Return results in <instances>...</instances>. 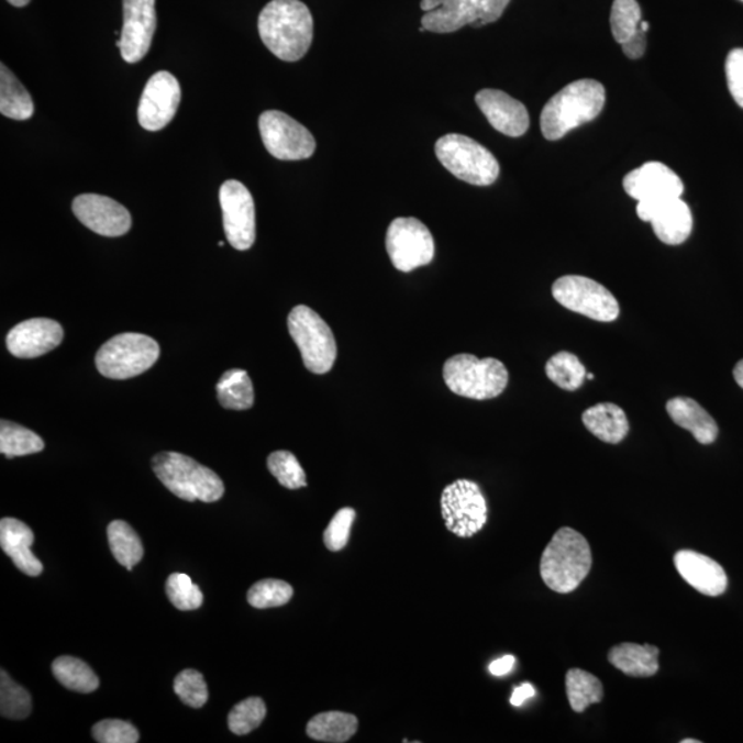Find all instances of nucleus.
<instances>
[{
  "instance_id": "13",
  "label": "nucleus",
  "mask_w": 743,
  "mask_h": 743,
  "mask_svg": "<svg viewBox=\"0 0 743 743\" xmlns=\"http://www.w3.org/2000/svg\"><path fill=\"white\" fill-rule=\"evenodd\" d=\"M511 0H445L435 12L425 13L422 25L435 34H452L466 25L475 29L495 23Z\"/></svg>"
},
{
  "instance_id": "11",
  "label": "nucleus",
  "mask_w": 743,
  "mask_h": 743,
  "mask_svg": "<svg viewBox=\"0 0 743 743\" xmlns=\"http://www.w3.org/2000/svg\"><path fill=\"white\" fill-rule=\"evenodd\" d=\"M386 249L396 269L409 273L433 262L435 243L429 228L417 218H397L387 231Z\"/></svg>"
},
{
  "instance_id": "31",
  "label": "nucleus",
  "mask_w": 743,
  "mask_h": 743,
  "mask_svg": "<svg viewBox=\"0 0 743 743\" xmlns=\"http://www.w3.org/2000/svg\"><path fill=\"white\" fill-rule=\"evenodd\" d=\"M567 699L576 713H583L605 697L602 683L597 676L583 669H570L566 675Z\"/></svg>"
},
{
  "instance_id": "48",
  "label": "nucleus",
  "mask_w": 743,
  "mask_h": 743,
  "mask_svg": "<svg viewBox=\"0 0 743 743\" xmlns=\"http://www.w3.org/2000/svg\"><path fill=\"white\" fill-rule=\"evenodd\" d=\"M444 2L445 0H422V3H420V9H422L425 13L435 12V10H439L442 4H444Z\"/></svg>"
},
{
  "instance_id": "26",
  "label": "nucleus",
  "mask_w": 743,
  "mask_h": 743,
  "mask_svg": "<svg viewBox=\"0 0 743 743\" xmlns=\"http://www.w3.org/2000/svg\"><path fill=\"white\" fill-rule=\"evenodd\" d=\"M658 655L652 644L622 643L610 650L609 663L626 676L652 677L659 670Z\"/></svg>"
},
{
  "instance_id": "43",
  "label": "nucleus",
  "mask_w": 743,
  "mask_h": 743,
  "mask_svg": "<svg viewBox=\"0 0 743 743\" xmlns=\"http://www.w3.org/2000/svg\"><path fill=\"white\" fill-rule=\"evenodd\" d=\"M354 519L355 511L353 508H342L341 511L335 513L324 532V544L328 550L342 551L347 545Z\"/></svg>"
},
{
  "instance_id": "16",
  "label": "nucleus",
  "mask_w": 743,
  "mask_h": 743,
  "mask_svg": "<svg viewBox=\"0 0 743 743\" xmlns=\"http://www.w3.org/2000/svg\"><path fill=\"white\" fill-rule=\"evenodd\" d=\"M180 86L174 75L160 70L152 76L142 92L138 120L147 131H160L171 123L180 103Z\"/></svg>"
},
{
  "instance_id": "35",
  "label": "nucleus",
  "mask_w": 743,
  "mask_h": 743,
  "mask_svg": "<svg viewBox=\"0 0 743 743\" xmlns=\"http://www.w3.org/2000/svg\"><path fill=\"white\" fill-rule=\"evenodd\" d=\"M32 710V699L30 692L23 686L15 683L2 670V680H0V713L3 718L21 720L29 718Z\"/></svg>"
},
{
  "instance_id": "45",
  "label": "nucleus",
  "mask_w": 743,
  "mask_h": 743,
  "mask_svg": "<svg viewBox=\"0 0 743 743\" xmlns=\"http://www.w3.org/2000/svg\"><path fill=\"white\" fill-rule=\"evenodd\" d=\"M622 52L625 56L631 59H639L643 57V54L646 53L647 47V37L646 32L639 30L635 35L631 37L630 41L622 43Z\"/></svg>"
},
{
  "instance_id": "15",
  "label": "nucleus",
  "mask_w": 743,
  "mask_h": 743,
  "mask_svg": "<svg viewBox=\"0 0 743 743\" xmlns=\"http://www.w3.org/2000/svg\"><path fill=\"white\" fill-rule=\"evenodd\" d=\"M156 0H123V30L117 46L124 62L135 64L149 52L157 26Z\"/></svg>"
},
{
  "instance_id": "10",
  "label": "nucleus",
  "mask_w": 743,
  "mask_h": 743,
  "mask_svg": "<svg viewBox=\"0 0 743 743\" xmlns=\"http://www.w3.org/2000/svg\"><path fill=\"white\" fill-rule=\"evenodd\" d=\"M557 303L588 319L611 322L619 319L620 304L602 284L584 276H564L552 286Z\"/></svg>"
},
{
  "instance_id": "28",
  "label": "nucleus",
  "mask_w": 743,
  "mask_h": 743,
  "mask_svg": "<svg viewBox=\"0 0 743 743\" xmlns=\"http://www.w3.org/2000/svg\"><path fill=\"white\" fill-rule=\"evenodd\" d=\"M358 730V720L354 714L344 712H324L309 721L308 735L311 740L330 743L347 742Z\"/></svg>"
},
{
  "instance_id": "42",
  "label": "nucleus",
  "mask_w": 743,
  "mask_h": 743,
  "mask_svg": "<svg viewBox=\"0 0 743 743\" xmlns=\"http://www.w3.org/2000/svg\"><path fill=\"white\" fill-rule=\"evenodd\" d=\"M92 736L100 743H136L140 732L129 721L102 720L92 727Z\"/></svg>"
},
{
  "instance_id": "51",
  "label": "nucleus",
  "mask_w": 743,
  "mask_h": 743,
  "mask_svg": "<svg viewBox=\"0 0 743 743\" xmlns=\"http://www.w3.org/2000/svg\"><path fill=\"white\" fill-rule=\"evenodd\" d=\"M641 30H642L643 32H647V31L650 30V24L647 23V21H642V23H641Z\"/></svg>"
},
{
  "instance_id": "19",
  "label": "nucleus",
  "mask_w": 743,
  "mask_h": 743,
  "mask_svg": "<svg viewBox=\"0 0 743 743\" xmlns=\"http://www.w3.org/2000/svg\"><path fill=\"white\" fill-rule=\"evenodd\" d=\"M624 189L637 203H644V201L681 198L685 185L679 175L672 171L665 164L650 162L626 175Z\"/></svg>"
},
{
  "instance_id": "39",
  "label": "nucleus",
  "mask_w": 743,
  "mask_h": 743,
  "mask_svg": "<svg viewBox=\"0 0 743 743\" xmlns=\"http://www.w3.org/2000/svg\"><path fill=\"white\" fill-rule=\"evenodd\" d=\"M293 597V588L281 580H262L254 584L247 594V600L255 609L280 608Z\"/></svg>"
},
{
  "instance_id": "38",
  "label": "nucleus",
  "mask_w": 743,
  "mask_h": 743,
  "mask_svg": "<svg viewBox=\"0 0 743 743\" xmlns=\"http://www.w3.org/2000/svg\"><path fill=\"white\" fill-rule=\"evenodd\" d=\"M266 718V705L259 697H251L239 702L228 718L229 730L236 735H247L258 729Z\"/></svg>"
},
{
  "instance_id": "3",
  "label": "nucleus",
  "mask_w": 743,
  "mask_h": 743,
  "mask_svg": "<svg viewBox=\"0 0 743 743\" xmlns=\"http://www.w3.org/2000/svg\"><path fill=\"white\" fill-rule=\"evenodd\" d=\"M592 567V552L583 534L572 528L557 530L541 556L545 586L557 594L576 591Z\"/></svg>"
},
{
  "instance_id": "4",
  "label": "nucleus",
  "mask_w": 743,
  "mask_h": 743,
  "mask_svg": "<svg viewBox=\"0 0 743 743\" xmlns=\"http://www.w3.org/2000/svg\"><path fill=\"white\" fill-rule=\"evenodd\" d=\"M152 468L160 483L185 501L215 502L225 494V485L212 469L182 453H158Z\"/></svg>"
},
{
  "instance_id": "53",
  "label": "nucleus",
  "mask_w": 743,
  "mask_h": 743,
  "mask_svg": "<svg viewBox=\"0 0 743 743\" xmlns=\"http://www.w3.org/2000/svg\"><path fill=\"white\" fill-rule=\"evenodd\" d=\"M587 379L592 380V379H595V376L592 374H587Z\"/></svg>"
},
{
  "instance_id": "36",
  "label": "nucleus",
  "mask_w": 743,
  "mask_h": 743,
  "mask_svg": "<svg viewBox=\"0 0 743 743\" xmlns=\"http://www.w3.org/2000/svg\"><path fill=\"white\" fill-rule=\"evenodd\" d=\"M642 10L636 0H614L611 8V34L617 43H625L641 30Z\"/></svg>"
},
{
  "instance_id": "44",
  "label": "nucleus",
  "mask_w": 743,
  "mask_h": 743,
  "mask_svg": "<svg viewBox=\"0 0 743 743\" xmlns=\"http://www.w3.org/2000/svg\"><path fill=\"white\" fill-rule=\"evenodd\" d=\"M725 76L732 98L743 108V48H734L727 57Z\"/></svg>"
},
{
  "instance_id": "25",
  "label": "nucleus",
  "mask_w": 743,
  "mask_h": 743,
  "mask_svg": "<svg viewBox=\"0 0 743 743\" xmlns=\"http://www.w3.org/2000/svg\"><path fill=\"white\" fill-rule=\"evenodd\" d=\"M583 423L589 433L606 444H620L630 433V422L624 411L616 403H598L583 413Z\"/></svg>"
},
{
  "instance_id": "49",
  "label": "nucleus",
  "mask_w": 743,
  "mask_h": 743,
  "mask_svg": "<svg viewBox=\"0 0 743 743\" xmlns=\"http://www.w3.org/2000/svg\"><path fill=\"white\" fill-rule=\"evenodd\" d=\"M734 379L738 386L742 387L743 389V359H741L740 363L735 365Z\"/></svg>"
},
{
  "instance_id": "47",
  "label": "nucleus",
  "mask_w": 743,
  "mask_h": 743,
  "mask_svg": "<svg viewBox=\"0 0 743 743\" xmlns=\"http://www.w3.org/2000/svg\"><path fill=\"white\" fill-rule=\"evenodd\" d=\"M534 696V687L530 685V683H523V685L517 687L515 690H513L510 701L513 707H522V705L526 702L529 698Z\"/></svg>"
},
{
  "instance_id": "50",
  "label": "nucleus",
  "mask_w": 743,
  "mask_h": 743,
  "mask_svg": "<svg viewBox=\"0 0 743 743\" xmlns=\"http://www.w3.org/2000/svg\"><path fill=\"white\" fill-rule=\"evenodd\" d=\"M10 4H13L15 8H24L31 2V0H8Z\"/></svg>"
},
{
  "instance_id": "20",
  "label": "nucleus",
  "mask_w": 743,
  "mask_h": 743,
  "mask_svg": "<svg viewBox=\"0 0 743 743\" xmlns=\"http://www.w3.org/2000/svg\"><path fill=\"white\" fill-rule=\"evenodd\" d=\"M64 330L57 321L32 319L20 322L9 332V352L18 358H36L51 353L63 343Z\"/></svg>"
},
{
  "instance_id": "9",
  "label": "nucleus",
  "mask_w": 743,
  "mask_h": 743,
  "mask_svg": "<svg viewBox=\"0 0 743 743\" xmlns=\"http://www.w3.org/2000/svg\"><path fill=\"white\" fill-rule=\"evenodd\" d=\"M441 510L446 529L457 537H473L488 522V504L473 480L458 479L447 485L442 491Z\"/></svg>"
},
{
  "instance_id": "17",
  "label": "nucleus",
  "mask_w": 743,
  "mask_h": 743,
  "mask_svg": "<svg viewBox=\"0 0 743 743\" xmlns=\"http://www.w3.org/2000/svg\"><path fill=\"white\" fill-rule=\"evenodd\" d=\"M636 214L653 225L655 236L668 245H680L692 232L690 207L681 198L637 203Z\"/></svg>"
},
{
  "instance_id": "24",
  "label": "nucleus",
  "mask_w": 743,
  "mask_h": 743,
  "mask_svg": "<svg viewBox=\"0 0 743 743\" xmlns=\"http://www.w3.org/2000/svg\"><path fill=\"white\" fill-rule=\"evenodd\" d=\"M666 412L679 428L690 431L699 444L710 445L718 439V423L692 398H672L666 403Z\"/></svg>"
},
{
  "instance_id": "33",
  "label": "nucleus",
  "mask_w": 743,
  "mask_h": 743,
  "mask_svg": "<svg viewBox=\"0 0 743 743\" xmlns=\"http://www.w3.org/2000/svg\"><path fill=\"white\" fill-rule=\"evenodd\" d=\"M545 374L552 384L561 387L562 390L576 391L586 381L588 372L577 355L561 352L548 359Z\"/></svg>"
},
{
  "instance_id": "32",
  "label": "nucleus",
  "mask_w": 743,
  "mask_h": 743,
  "mask_svg": "<svg viewBox=\"0 0 743 743\" xmlns=\"http://www.w3.org/2000/svg\"><path fill=\"white\" fill-rule=\"evenodd\" d=\"M53 674L64 687L76 692L89 694L100 687L95 670L79 658L58 657L53 663Z\"/></svg>"
},
{
  "instance_id": "41",
  "label": "nucleus",
  "mask_w": 743,
  "mask_h": 743,
  "mask_svg": "<svg viewBox=\"0 0 743 743\" xmlns=\"http://www.w3.org/2000/svg\"><path fill=\"white\" fill-rule=\"evenodd\" d=\"M174 691L190 708H203L209 701V688L204 677L195 669H185L175 677Z\"/></svg>"
},
{
  "instance_id": "8",
  "label": "nucleus",
  "mask_w": 743,
  "mask_h": 743,
  "mask_svg": "<svg viewBox=\"0 0 743 743\" xmlns=\"http://www.w3.org/2000/svg\"><path fill=\"white\" fill-rule=\"evenodd\" d=\"M288 331L311 374L324 375L333 368L337 355L335 335L314 310L304 304L292 309Z\"/></svg>"
},
{
  "instance_id": "27",
  "label": "nucleus",
  "mask_w": 743,
  "mask_h": 743,
  "mask_svg": "<svg viewBox=\"0 0 743 743\" xmlns=\"http://www.w3.org/2000/svg\"><path fill=\"white\" fill-rule=\"evenodd\" d=\"M0 112L13 120H29L35 112L34 101L7 65H0Z\"/></svg>"
},
{
  "instance_id": "37",
  "label": "nucleus",
  "mask_w": 743,
  "mask_h": 743,
  "mask_svg": "<svg viewBox=\"0 0 743 743\" xmlns=\"http://www.w3.org/2000/svg\"><path fill=\"white\" fill-rule=\"evenodd\" d=\"M267 468L284 488L297 490L308 485L304 469L291 452L277 451L271 453L267 457Z\"/></svg>"
},
{
  "instance_id": "30",
  "label": "nucleus",
  "mask_w": 743,
  "mask_h": 743,
  "mask_svg": "<svg viewBox=\"0 0 743 743\" xmlns=\"http://www.w3.org/2000/svg\"><path fill=\"white\" fill-rule=\"evenodd\" d=\"M108 543L114 559L127 570H133L144 556V545L135 530L124 521H113L108 526Z\"/></svg>"
},
{
  "instance_id": "12",
  "label": "nucleus",
  "mask_w": 743,
  "mask_h": 743,
  "mask_svg": "<svg viewBox=\"0 0 743 743\" xmlns=\"http://www.w3.org/2000/svg\"><path fill=\"white\" fill-rule=\"evenodd\" d=\"M259 131L267 152L278 160H304L315 152L313 134L287 113L280 111L262 113Z\"/></svg>"
},
{
  "instance_id": "22",
  "label": "nucleus",
  "mask_w": 743,
  "mask_h": 743,
  "mask_svg": "<svg viewBox=\"0 0 743 743\" xmlns=\"http://www.w3.org/2000/svg\"><path fill=\"white\" fill-rule=\"evenodd\" d=\"M675 566L683 580L707 597H720L729 587L725 570L712 557L691 550L677 551Z\"/></svg>"
},
{
  "instance_id": "5",
  "label": "nucleus",
  "mask_w": 743,
  "mask_h": 743,
  "mask_svg": "<svg viewBox=\"0 0 743 743\" xmlns=\"http://www.w3.org/2000/svg\"><path fill=\"white\" fill-rule=\"evenodd\" d=\"M444 379L455 395L485 401L499 397L508 385V370L501 361L457 354L444 365Z\"/></svg>"
},
{
  "instance_id": "1",
  "label": "nucleus",
  "mask_w": 743,
  "mask_h": 743,
  "mask_svg": "<svg viewBox=\"0 0 743 743\" xmlns=\"http://www.w3.org/2000/svg\"><path fill=\"white\" fill-rule=\"evenodd\" d=\"M258 30L262 42L277 58L299 62L313 42V15L300 0H271L259 14Z\"/></svg>"
},
{
  "instance_id": "23",
  "label": "nucleus",
  "mask_w": 743,
  "mask_h": 743,
  "mask_svg": "<svg viewBox=\"0 0 743 743\" xmlns=\"http://www.w3.org/2000/svg\"><path fill=\"white\" fill-rule=\"evenodd\" d=\"M34 540V532L29 524L19 519L3 518L0 521V545L4 554L19 570L31 577L41 576L43 572L42 562L31 551Z\"/></svg>"
},
{
  "instance_id": "52",
  "label": "nucleus",
  "mask_w": 743,
  "mask_h": 743,
  "mask_svg": "<svg viewBox=\"0 0 743 743\" xmlns=\"http://www.w3.org/2000/svg\"><path fill=\"white\" fill-rule=\"evenodd\" d=\"M681 743H699V741H696V740H685V741H681Z\"/></svg>"
},
{
  "instance_id": "6",
  "label": "nucleus",
  "mask_w": 743,
  "mask_h": 743,
  "mask_svg": "<svg viewBox=\"0 0 743 743\" xmlns=\"http://www.w3.org/2000/svg\"><path fill=\"white\" fill-rule=\"evenodd\" d=\"M435 155L447 171L469 185L489 186L499 178V162L485 146L469 136H442L436 141Z\"/></svg>"
},
{
  "instance_id": "14",
  "label": "nucleus",
  "mask_w": 743,
  "mask_h": 743,
  "mask_svg": "<svg viewBox=\"0 0 743 743\" xmlns=\"http://www.w3.org/2000/svg\"><path fill=\"white\" fill-rule=\"evenodd\" d=\"M220 203L229 244L239 251L253 247L256 222L255 203L249 190L239 180H226L220 189Z\"/></svg>"
},
{
  "instance_id": "40",
  "label": "nucleus",
  "mask_w": 743,
  "mask_h": 743,
  "mask_svg": "<svg viewBox=\"0 0 743 743\" xmlns=\"http://www.w3.org/2000/svg\"><path fill=\"white\" fill-rule=\"evenodd\" d=\"M166 592L175 608L182 611L199 609L204 602V595L188 575L174 573L168 577Z\"/></svg>"
},
{
  "instance_id": "21",
  "label": "nucleus",
  "mask_w": 743,
  "mask_h": 743,
  "mask_svg": "<svg viewBox=\"0 0 743 743\" xmlns=\"http://www.w3.org/2000/svg\"><path fill=\"white\" fill-rule=\"evenodd\" d=\"M475 102L485 114L491 127L499 133L522 136L529 130L530 119L526 107L504 91L485 89L475 96Z\"/></svg>"
},
{
  "instance_id": "54",
  "label": "nucleus",
  "mask_w": 743,
  "mask_h": 743,
  "mask_svg": "<svg viewBox=\"0 0 743 743\" xmlns=\"http://www.w3.org/2000/svg\"><path fill=\"white\" fill-rule=\"evenodd\" d=\"M742 2H743V0H742Z\"/></svg>"
},
{
  "instance_id": "34",
  "label": "nucleus",
  "mask_w": 743,
  "mask_h": 743,
  "mask_svg": "<svg viewBox=\"0 0 743 743\" xmlns=\"http://www.w3.org/2000/svg\"><path fill=\"white\" fill-rule=\"evenodd\" d=\"M45 450V442L34 431L2 420L0 423V452L8 458L34 455Z\"/></svg>"
},
{
  "instance_id": "18",
  "label": "nucleus",
  "mask_w": 743,
  "mask_h": 743,
  "mask_svg": "<svg viewBox=\"0 0 743 743\" xmlns=\"http://www.w3.org/2000/svg\"><path fill=\"white\" fill-rule=\"evenodd\" d=\"M74 214L90 231L106 237H120L131 229L127 209L101 195H80L73 203Z\"/></svg>"
},
{
  "instance_id": "46",
  "label": "nucleus",
  "mask_w": 743,
  "mask_h": 743,
  "mask_svg": "<svg viewBox=\"0 0 743 743\" xmlns=\"http://www.w3.org/2000/svg\"><path fill=\"white\" fill-rule=\"evenodd\" d=\"M515 663L517 659L513 657V655H504V657L496 659L490 664V674L497 677L506 676L510 674V672L513 669V666H515Z\"/></svg>"
},
{
  "instance_id": "2",
  "label": "nucleus",
  "mask_w": 743,
  "mask_h": 743,
  "mask_svg": "<svg viewBox=\"0 0 743 743\" xmlns=\"http://www.w3.org/2000/svg\"><path fill=\"white\" fill-rule=\"evenodd\" d=\"M605 102L606 90L599 81H573L546 102L541 112V131L548 141L564 138L569 131L597 119Z\"/></svg>"
},
{
  "instance_id": "29",
  "label": "nucleus",
  "mask_w": 743,
  "mask_h": 743,
  "mask_svg": "<svg viewBox=\"0 0 743 743\" xmlns=\"http://www.w3.org/2000/svg\"><path fill=\"white\" fill-rule=\"evenodd\" d=\"M217 397L221 406L233 411H245L254 406L253 381L243 369H231L222 375L217 385Z\"/></svg>"
},
{
  "instance_id": "7",
  "label": "nucleus",
  "mask_w": 743,
  "mask_h": 743,
  "mask_svg": "<svg viewBox=\"0 0 743 743\" xmlns=\"http://www.w3.org/2000/svg\"><path fill=\"white\" fill-rule=\"evenodd\" d=\"M160 357L155 339L142 333L113 336L98 350V372L108 379L124 380L144 374Z\"/></svg>"
}]
</instances>
